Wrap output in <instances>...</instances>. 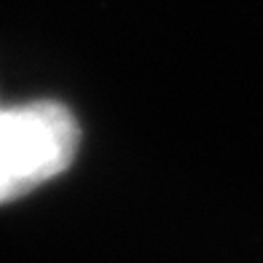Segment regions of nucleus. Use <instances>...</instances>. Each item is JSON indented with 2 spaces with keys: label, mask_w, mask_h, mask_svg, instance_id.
I'll return each mask as SVG.
<instances>
[{
  "label": "nucleus",
  "mask_w": 263,
  "mask_h": 263,
  "mask_svg": "<svg viewBox=\"0 0 263 263\" xmlns=\"http://www.w3.org/2000/svg\"><path fill=\"white\" fill-rule=\"evenodd\" d=\"M78 124L59 102L0 105V204L62 175L78 153Z\"/></svg>",
  "instance_id": "f257e3e1"
}]
</instances>
